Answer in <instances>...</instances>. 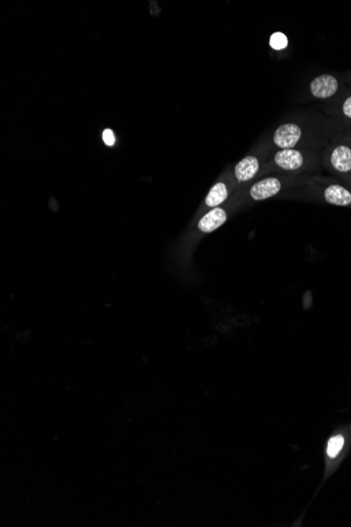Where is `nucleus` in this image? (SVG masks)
Here are the masks:
<instances>
[{
  "label": "nucleus",
  "mask_w": 351,
  "mask_h": 527,
  "mask_svg": "<svg viewBox=\"0 0 351 527\" xmlns=\"http://www.w3.org/2000/svg\"><path fill=\"white\" fill-rule=\"evenodd\" d=\"M324 200L332 206L348 208L351 206V191L339 183H332L324 187L322 192Z\"/></svg>",
  "instance_id": "obj_7"
},
{
  "label": "nucleus",
  "mask_w": 351,
  "mask_h": 527,
  "mask_svg": "<svg viewBox=\"0 0 351 527\" xmlns=\"http://www.w3.org/2000/svg\"><path fill=\"white\" fill-rule=\"evenodd\" d=\"M340 89L338 79L330 74L314 77L309 85V92L314 98L328 99L334 97Z\"/></svg>",
  "instance_id": "obj_5"
},
{
  "label": "nucleus",
  "mask_w": 351,
  "mask_h": 527,
  "mask_svg": "<svg viewBox=\"0 0 351 527\" xmlns=\"http://www.w3.org/2000/svg\"><path fill=\"white\" fill-rule=\"evenodd\" d=\"M341 110H342L343 116L347 118V119L351 120V96H349V97H347L344 100Z\"/></svg>",
  "instance_id": "obj_12"
},
{
  "label": "nucleus",
  "mask_w": 351,
  "mask_h": 527,
  "mask_svg": "<svg viewBox=\"0 0 351 527\" xmlns=\"http://www.w3.org/2000/svg\"><path fill=\"white\" fill-rule=\"evenodd\" d=\"M326 163L332 171L344 177H351V144L342 142L330 149Z\"/></svg>",
  "instance_id": "obj_3"
},
{
  "label": "nucleus",
  "mask_w": 351,
  "mask_h": 527,
  "mask_svg": "<svg viewBox=\"0 0 351 527\" xmlns=\"http://www.w3.org/2000/svg\"><path fill=\"white\" fill-rule=\"evenodd\" d=\"M263 162L264 160L260 155H248L239 161L234 167V177L238 183H248L254 179L261 171Z\"/></svg>",
  "instance_id": "obj_6"
},
{
  "label": "nucleus",
  "mask_w": 351,
  "mask_h": 527,
  "mask_svg": "<svg viewBox=\"0 0 351 527\" xmlns=\"http://www.w3.org/2000/svg\"><path fill=\"white\" fill-rule=\"evenodd\" d=\"M311 163L310 154L300 149L277 150L271 157V165L279 171L298 173L307 169Z\"/></svg>",
  "instance_id": "obj_1"
},
{
  "label": "nucleus",
  "mask_w": 351,
  "mask_h": 527,
  "mask_svg": "<svg viewBox=\"0 0 351 527\" xmlns=\"http://www.w3.org/2000/svg\"><path fill=\"white\" fill-rule=\"evenodd\" d=\"M345 439L342 435H336L329 439L327 444V455L329 458H336L344 446Z\"/></svg>",
  "instance_id": "obj_11"
},
{
  "label": "nucleus",
  "mask_w": 351,
  "mask_h": 527,
  "mask_svg": "<svg viewBox=\"0 0 351 527\" xmlns=\"http://www.w3.org/2000/svg\"><path fill=\"white\" fill-rule=\"evenodd\" d=\"M228 197V185L224 183H218L208 192L205 198V204L208 208H215L223 203Z\"/></svg>",
  "instance_id": "obj_9"
},
{
  "label": "nucleus",
  "mask_w": 351,
  "mask_h": 527,
  "mask_svg": "<svg viewBox=\"0 0 351 527\" xmlns=\"http://www.w3.org/2000/svg\"><path fill=\"white\" fill-rule=\"evenodd\" d=\"M269 48L275 52H281L289 48V37L282 32H275L269 37Z\"/></svg>",
  "instance_id": "obj_10"
},
{
  "label": "nucleus",
  "mask_w": 351,
  "mask_h": 527,
  "mask_svg": "<svg viewBox=\"0 0 351 527\" xmlns=\"http://www.w3.org/2000/svg\"><path fill=\"white\" fill-rule=\"evenodd\" d=\"M286 183V178L277 177V176H269L260 179L250 187V197L254 201H264L277 196L280 192L283 191Z\"/></svg>",
  "instance_id": "obj_4"
},
{
  "label": "nucleus",
  "mask_w": 351,
  "mask_h": 527,
  "mask_svg": "<svg viewBox=\"0 0 351 527\" xmlns=\"http://www.w3.org/2000/svg\"><path fill=\"white\" fill-rule=\"evenodd\" d=\"M102 137H103L104 144H107V146L112 147L115 144V136H114L113 131L110 130V128L103 131Z\"/></svg>",
  "instance_id": "obj_13"
},
{
  "label": "nucleus",
  "mask_w": 351,
  "mask_h": 527,
  "mask_svg": "<svg viewBox=\"0 0 351 527\" xmlns=\"http://www.w3.org/2000/svg\"><path fill=\"white\" fill-rule=\"evenodd\" d=\"M304 128L297 122H284L277 126L271 137L273 147L277 150L296 149L302 142Z\"/></svg>",
  "instance_id": "obj_2"
},
{
  "label": "nucleus",
  "mask_w": 351,
  "mask_h": 527,
  "mask_svg": "<svg viewBox=\"0 0 351 527\" xmlns=\"http://www.w3.org/2000/svg\"><path fill=\"white\" fill-rule=\"evenodd\" d=\"M228 219V214L221 208H215L200 219L198 228L201 232L212 233L223 226Z\"/></svg>",
  "instance_id": "obj_8"
}]
</instances>
